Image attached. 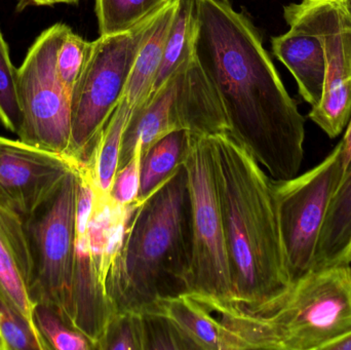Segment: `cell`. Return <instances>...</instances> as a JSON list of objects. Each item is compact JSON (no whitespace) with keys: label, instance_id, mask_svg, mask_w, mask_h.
<instances>
[{"label":"cell","instance_id":"obj_1","mask_svg":"<svg viewBox=\"0 0 351 350\" xmlns=\"http://www.w3.org/2000/svg\"><path fill=\"white\" fill-rule=\"evenodd\" d=\"M195 3V57L220 97L228 133L270 178H294L304 158L305 118L259 31L228 0Z\"/></svg>","mask_w":351,"mask_h":350},{"label":"cell","instance_id":"obj_2","mask_svg":"<svg viewBox=\"0 0 351 350\" xmlns=\"http://www.w3.org/2000/svg\"><path fill=\"white\" fill-rule=\"evenodd\" d=\"M208 139L235 302L252 314H267L293 287L272 178L230 134Z\"/></svg>","mask_w":351,"mask_h":350},{"label":"cell","instance_id":"obj_3","mask_svg":"<svg viewBox=\"0 0 351 350\" xmlns=\"http://www.w3.org/2000/svg\"><path fill=\"white\" fill-rule=\"evenodd\" d=\"M189 257V197L181 166L132 214L107 279L117 312H145L160 298L185 293Z\"/></svg>","mask_w":351,"mask_h":350},{"label":"cell","instance_id":"obj_4","mask_svg":"<svg viewBox=\"0 0 351 350\" xmlns=\"http://www.w3.org/2000/svg\"><path fill=\"white\" fill-rule=\"evenodd\" d=\"M182 166L189 197L190 257L185 293L210 310L237 304L208 136L189 133Z\"/></svg>","mask_w":351,"mask_h":350},{"label":"cell","instance_id":"obj_5","mask_svg":"<svg viewBox=\"0 0 351 350\" xmlns=\"http://www.w3.org/2000/svg\"><path fill=\"white\" fill-rule=\"evenodd\" d=\"M158 10L121 34L99 36L71 92L69 156L86 166L101 132L125 97L138 51Z\"/></svg>","mask_w":351,"mask_h":350},{"label":"cell","instance_id":"obj_6","mask_svg":"<svg viewBox=\"0 0 351 350\" xmlns=\"http://www.w3.org/2000/svg\"><path fill=\"white\" fill-rule=\"evenodd\" d=\"M257 316L276 350H325L351 333L350 262L313 269L274 310Z\"/></svg>","mask_w":351,"mask_h":350},{"label":"cell","instance_id":"obj_7","mask_svg":"<svg viewBox=\"0 0 351 350\" xmlns=\"http://www.w3.org/2000/svg\"><path fill=\"white\" fill-rule=\"evenodd\" d=\"M69 30L67 25L58 23L43 31L16 71L22 113L19 140L67 158L71 140V95L60 79L57 58Z\"/></svg>","mask_w":351,"mask_h":350},{"label":"cell","instance_id":"obj_8","mask_svg":"<svg viewBox=\"0 0 351 350\" xmlns=\"http://www.w3.org/2000/svg\"><path fill=\"white\" fill-rule=\"evenodd\" d=\"M346 156L341 144L319 166L289 180H274L280 236L291 283L313 268L319 234L330 201L343 177Z\"/></svg>","mask_w":351,"mask_h":350},{"label":"cell","instance_id":"obj_9","mask_svg":"<svg viewBox=\"0 0 351 350\" xmlns=\"http://www.w3.org/2000/svg\"><path fill=\"white\" fill-rule=\"evenodd\" d=\"M80 168L66 177L47 203L24 220L32 254L33 299L57 310L69 325Z\"/></svg>","mask_w":351,"mask_h":350},{"label":"cell","instance_id":"obj_10","mask_svg":"<svg viewBox=\"0 0 351 350\" xmlns=\"http://www.w3.org/2000/svg\"><path fill=\"white\" fill-rule=\"evenodd\" d=\"M311 1L325 53V84L308 116L334 139L351 118V0Z\"/></svg>","mask_w":351,"mask_h":350},{"label":"cell","instance_id":"obj_11","mask_svg":"<svg viewBox=\"0 0 351 350\" xmlns=\"http://www.w3.org/2000/svg\"><path fill=\"white\" fill-rule=\"evenodd\" d=\"M80 166L67 156L0 137V203L27 219Z\"/></svg>","mask_w":351,"mask_h":350},{"label":"cell","instance_id":"obj_12","mask_svg":"<svg viewBox=\"0 0 351 350\" xmlns=\"http://www.w3.org/2000/svg\"><path fill=\"white\" fill-rule=\"evenodd\" d=\"M92 181L84 166L78 170L75 240L71 283L70 325L98 349L107 326L117 314L106 288L99 281L88 244V225L94 207Z\"/></svg>","mask_w":351,"mask_h":350},{"label":"cell","instance_id":"obj_13","mask_svg":"<svg viewBox=\"0 0 351 350\" xmlns=\"http://www.w3.org/2000/svg\"><path fill=\"white\" fill-rule=\"evenodd\" d=\"M284 18L290 30L272 37V51L294 76L303 100L313 108L323 97L325 53L311 0L285 6Z\"/></svg>","mask_w":351,"mask_h":350},{"label":"cell","instance_id":"obj_14","mask_svg":"<svg viewBox=\"0 0 351 350\" xmlns=\"http://www.w3.org/2000/svg\"><path fill=\"white\" fill-rule=\"evenodd\" d=\"M32 289V254L24 220L0 203V298L36 328Z\"/></svg>","mask_w":351,"mask_h":350},{"label":"cell","instance_id":"obj_15","mask_svg":"<svg viewBox=\"0 0 351 350\" xmlns=\"http://www.w3.org/2000/svg\"><path fill=\"white\" fill-rule=\"evenodd\" d=\"M173 82V110L178 129L199 136L228 133L220 97L195 55L175 74Z\"/></svg>","mask_w":351,"mask_h":350},{"label":"cell","instance_id":"obj_16","mask_svg":"<svg viewBox=\"0 0 351 350\" xmlns=\"http://www.w3.org/2000/svg\"><path fill=\"white\" fill-rule=\"evenodd\" d=\"M147 310L166 316L193 349L233 350L230 335L220 318L188 294L160 298Z\"/></svg>","mask_w":351,"mask_h":350},{"label":"cell","instance_id":"obj_17","mask_svg":"<svg viewBox=\"0 0 351 350\" xmlns=\"http://www.w3.org/2000/svg\"><path fill=\"white\" fill-rule=\"evenodd\" d=\"M137 203L119 205L110 197H95L88 225V244L99 281L107 290L109 273L119 258Z\"/></svg>","mask_w":351,"mask_h":350},{"label":"cell","instance_id":"obj_18","mask_svg":"<svg viewBox=\"0 0 351 350\" xmlns=\"http://www.w3.org/2000/svg\"><path fill=\"white\" fill-rule=\"evenodd\" d=\"M173 77L156 95L132 111L123 133L117 171L135 155L137 148L141 149L143 156L158 140L171 132L179 131L173 110Z\"/></svg>","mask_w":351,"mask_h":350},{"label":"cell","instance_id":"obj_19","mask_svg":"<svg viewBox=\"0 0 351 350\" xmlns=\"http://www.w3.org/2000/svg\"><path fill=\"white\" fill-rule=\"evenodd\" d=\"M177 3L178 0H171L160 10L138 51L125 92V98L132 109L143 104L152 92L164 55L167 37L174 20Z\"/></svg>","mask_w":351,"mask_h":350},{"label":"cell","instance_id":"obj_20","mask_svg":"<svg viewBox=\"0 0 351 350\" xmlns=\"http://www.w3.org/2000/svg\"><path fill=\"white\" fill-rule=\"evenodd\" d=\"M351 246V158L330 201L319 234L313 269L348 262Z\"/></svg>","mask_w":351,"mask_h":350},{"label":"cell","instance_id":"obj_21","mask_svg":"<svg viewBox=\"0 0 351 350\" xmlns=\"http://www.w3.org/2000/svg\"><path fill=\"white\" fill-rule=\"evenodd\" d=\"M133 109L123 97L99 136L88 164L84 166L99 197H110L119 168L123 133Z\"/></svg>","mask_w":351,"mask_h":350},{"label":"cell","instance_id":"obj_22","mask_svg":"<svg viewBox=\"0 0 351 350\" xmlns=\"http://www.w3.org/2000/svg\"><path fill=\"white\" fill-rule=\"evenodd\" d=\"M195 0H178L164 55L149 97L156 95L195 55Z\"/></svg>","mask_w":351,"mask_h":350},{"label":"cell","instance_id":"obj_23","mask_svg":"<svg viewBox=\"0 0 351 350\" xmlns=\"http://www.w3.org/2000/svg\"><path fill=\"white\" fill-rule=\"evenodd\" d=\"M188 135L189 132L184 129L171 132L142 156L138 205L152 197L179 170L185 154Z\"/></svg>","mask_w":351,"mask_h":350},{"label":"cell","instance_id":"obj_24","mask_svg":"<svg viewBox=\"0 0 351 350\" xmlns=\"http://www.w3.org/2000/svg\"><path fill=\"white\" fill-rule=\"evenodd\" d=\"M171 0H96L100 36L121 34L162 10Z\"/></svg>","mask_w":351,"mask_h":350},{"label":"cell","instance_id":"obj_25","mask_svg":"<svg viewBox=\"0 0 351 350\" xmlns=\"http://www.w3.org/2000/svg\"><path fill=\"white\" fill-rule=\"evenodd\" d=\"M35 326L47 345V350H90L88 339L72 328L57 310L37 303L33 312Z\"/></svg>","mask_w":351,"mask_h":350},{"label":"cell","instance_id":"obj_26","mask_svg":"<svg viewBox=\"0 0 351 350\" xmlns=\"http://www.w3.org/2000/svg\"><path fill=\"white\" fill-rule=\"evenodd\" d=\"M16 71L0 30V121L6 129L18 135L22 125V113L16 90Z\"/></svg>","mask_w":351,"mask_h":350},{"label":"cell","instance_id":"obj_27","mask_svg":"<svg viewBox=\"0 0 351 350\" xmlns=\"http://www.w3.org/2000/svg\"><path fill=\"white\" fill-rule=\"evenodd\" d=\"M2 350H47L36 328L0 298Z\"/></svg>","mask_w":351,"mask_h":350},{"label":"cell","instance_id":"obj_28","mask_svg":"<svg viewBox=\"0 0 351 350\" xmlns=\"http://www.w3.org/2000/svg\"><path fill=\"white\" fill-rule=\"evenodd\" d=\"M98 350H144V329L139 312H117L107 326Z\"/></svg>","mask_w":351,"mask_h":350},{"label":"cell","instance_id":"obj_29","mask_svg":"<svg viewBox=\"0 0 351 350\" xmlns=\"http://www.w3.org/2000/svg\"><path fill=\"white\" fill-rule=\"evenodd\" d=\"M92 41L86 40L70 29L60 47L57 70L62 84L71 95L90 55Z\"/></svg>","mask_w":351,"mask_h":350},{"label":"cell","instance_id":"obj_30","mask_svg":"<svg viewBox=\"0 0 351 350\" xmlns=\"http://www.w3.org/2000/svg\"><path fill=\"white\" fill-rule=\"evenodd\" d=\"M144 350L193 349L174 325L156 310L141 312Z\"/></svg>","mask_w":351,"mask_h":350},{"label":"cell","instance_id":"obj_31","mask_svg":"<svg viewBox=\"0 0 351 350\" xmlns=\"http://www.w3.org/2000/svg\"><path fill=\"white\" fill-rule=\"evenodd\" d=\"M142 151L135 150V155L115 175L110 197L119 205H131L137 203L141 184Z\"/></svg>","mask_w":351,"mask_h":350},{"label":"cell","instance_id":"obj_32","mask_svg":"<svg viewBox=\"0 0 351 350\" xmlns=\"http://www.w3.org/2000/svg\"><path fill=\"white\" fill-rule=\"evenodd\" d=\"M339 143L341 144L342 150H343L344 156H346V166H348L351 158V118L350 123H348L346 134H344L343 138Z\"/></svg>","mask_w":351,"mask_h":350},{"label":"cell","instance_id":"obj_33","mask_svg":"<svg viewBox=\"0 0 351 350\" xmlns=\"http://www.w3.org/2000/svg\"><path fill=\"white\" fill-rule=\"evenodd\" d=\"M325 350H351V333L330 343L328 347H326Z\"/></svg>","mask_w":351,"mask_h":350},{"label":"cell","instance_id":"obj_34","mask_svg":"<svg viewBox=\"0 0 351 350\" xmlns=\"http://www.w3.org/2000/svg\"><path fill=\"white\" fill-rule=\"evenodd\" d=\"M23 1L33 5H53L59 3H75L78 0H23Z\"/></svg>","mask_w":351,"mask_h":350},{"label":"cell","instance_id":"obj_35","mask_svg":"<svg viewBox=\"0 0 351 350\" xmlns=\"http://www.w3.org/2000/svg\"><path fill=\"white\" fill-rule=\"evenodd\" d=\"M348 262L351 263V246H350V251H348Z\"/></svg>","mask_w":351,"mask_h":350},{"label":"cell","instance_id":"obj_36","mask_svg":"<svg viewBox=\"0 0 351 350\" xmlns=\"http://www.w3.org/2000/svg\"><path fill=\"white\" fill-rule=\"evenodd\" d=\"M0 350H2L1 339H0Z\"/></svg>","mask_w":351,"mask_h":350}]
</instances>
